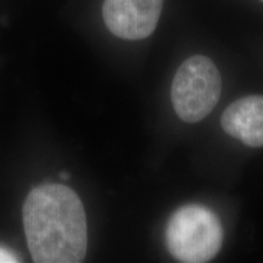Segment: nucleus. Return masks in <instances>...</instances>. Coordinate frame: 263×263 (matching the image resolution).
I'll return each instance as SVG.
<instances>
[{
	"instance_id": "1",
	"label": "nucleus",
	"mask_w": 263,
	"mask_h": 263,
	"mask_svg": "<svg viewBox=\"0 0 263 263\" xmlns=\"http://www.w3.org/2000/svg\"><path fill=\"white\" fill-rule=\"evenodd\" d=\"M28 250L38 263H80L88 246L87 217L73 190L43 184L28 194L22 209Z\"/></svg>"
},
{
	"instance_id": "2",
	"label": "nucleus",
	"mask_w": 263,
	"mask_h": 263,
	"mask_svg": "<svg viewBox=\"0 0 263 263\" xmlns=\"http://www.w3.org/2000/svg\"><path fill=\"white\" fill-rule=\"evenodd\" d=\"M170 254L184 263H205L218 254L223 228L218 216L199 203L179 207L170 217L164 230Z\"/></svg>"
},
{
	"instance_id": "3",
	"label": "nucleus",
	"mask_w": 263,
	"mask_h": 263,
	"mask_svg": "<svg viewBox=\"0 0 263 263\" xmlns=\"http://www.w3.org/2000/svg\"><path fill=\"white\" fill-rule=\"evenodd\" d=\"M222 91V78L211 59L194 55L179 66L171 98L177 116L184 122H200L215 108Z\"/></svg>"
},
{
	"instance_id": "4",
	"label": "nucleus",
	"mask_w": 263,
	"mask_h": 263,
	"mask_svg": "<svg viewBox=\"0 0 263 263\" xmlns=\"http://www.w3.org/2000/svg\"><path fill=\"white\" fill-rule=\"evenodd\" d=\"M162 6L163 0H105V25L118 38L140 41L156 29Z\"/></svg>"
},
{
	"instance_id": "5",
	"label": "nucleus",
	"mask_w": 263,
	"mask_h": 263,
	"mask_svg": "<svg viewBox=\"0 0 263 263\" xmlns=\"http://www.w3.org/2000/svg\"><path fill=\"white\" fill-rule=\"evenodd\" d=\"M227 134L250 147L263 146V95L238 99L226 108L221 117Z\"/></svg>"
},
{
	"instance_id": "6",
	"label": "nucleus",
	"mask_w": 263,
	"mask_h": 263,
	"mask_svg": "<svg viewBox=\"0 0 263 263\" xmlns=\"http://www.w3.org/2000/svg\"><path fill=\"white\" fill-rule=\"evenodd\" d=\"M5 262H17L16 256L12 254L11 251H9L8 249L0 248V263Z\"/></svg>"
},
{
	"instance_id": "7",
	"label": "nucleus",
	"mask_w": 263,
	"mask_h": 263,
	"mask_svg": "<svg viewBox=\"0 0 263 263\" xmlns=\"http://www.w3.org/2000/svg\"><path fill=\"white\" fill-rule=\"evenodd\" d=\"M60 178L64 179V180H67V179L71 178V174L68 172H61L60 173Z\"/></svg>"
},
{
	"instance_id": "8",
	"label": "nucleus",
	"mask_w": 263,
	"mask_h": 263,
	"mask_svg": "<svg viewBox=\"0 0 263 263\" xmlns=\"http://www.w3.org/2000/svg\"><path fill=\"white\" fill-rule=\"evenodd\" d=\"M261 2H262V3H263V0H261Z\"/></svg>"
}]
</instances>
